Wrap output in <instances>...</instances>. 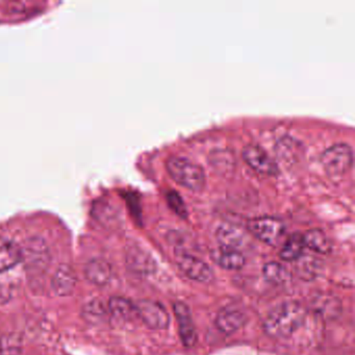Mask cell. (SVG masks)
<instances>
[{
  "label": "cell",
  "instance_id": "6da1fadb",
  "mask_svg": "<svg viewBox=\"0 0 355 355\" xmlns=\"http://www.w3.org/2000/svg\"><path fill=\"white\" fill-rule=\"evenodd\" d=\"M305 318L306 309L303 305L296 301H286L268 313L263 328L271 338H286L302 326Z\"/></svg>",
  "mask_w": 355,
  "mask_h": 355
},
{
  "label": "cell",
  "instance_id": "7a4b0ae2",
  "mask_svg": "<svg viewBox=\"0 0 355 355\" xmlns=\"http://www.w3.org/2000/svg\"><path fill=\"white\" fill-rule=\"evenodd\" d=\"M166 168L171 178L184 188L200 191L205 188L207 178L205 170L191 159L180 155H171L166 161Z\"/></svg>",
  "mask_w": 355,
  "mask_h": 355
},
{
  "label": "cell",
  "instance_id": "3957f363",
  "mask_svg": "<svg viewBox=\"0 0 355 355\" xmlns=\"http://www.w3.org/2000/svg\"><path fill=\"white\" fill-rule=\"evenodd\" d=\"M321 163L330 176L344 175L353 165V149L347 143H336L321 155Z\"/></svg>",
  "mask_w": 355,
  "mask_h": 355
},
{
  "label": "cell",
  "instance_id": "277c9868",
  "mask_svg": "<svg viewBox=\"0 0 355 355\" xmlns=\"http://www.w3.org/2000/svg\"><path fill=\"white\" fill-rule=\"evenodd\" d=\"M249 232L265 244L276 246L286 234V224L279 218L261 216L249 220L247 224Z\"/></svg>",
  "mask_w": 355,
  "mask_h": 355
},
{
  "label": "cell",
  "instance_id": "5b68a950",
  "mask_svg": "<svg viewBox=\"0 0 355 355\" xmlns=\"http://www.w3.org/2000/svg\"><path fill=\"white\" fill-rule=\"evenodd\" d=\"M137 315L151 329H166L170 324L167 309L153 300H140L136 304Z\"/></svg>",
  "mask_w": 355,
  "mask_h": 355
},
{
  "label": "cell",
  "instance_id": "8992f818",
  "mask_svg": "<svg viewBox=\"0 0 355 355\" xmlns=\"http://www.w3.org/2000/svg\"><path fill=\"white\" fill-rule=\"evenodd\" d=\"M244 161L259 173L263 175H276L279 172L275 159L257 144H247L242 150Z\"/></svg>",
  "mask_w": 355,
  "mask_h": 355
},
{
  "label": "cell",
  "instance_id": "52a82bcc",
  "mask_svg": "<svg viewBox=\"0 0 355 355\" xmlns=\"http://www.w3.org/2000/svg\"><path fill=\"white\" fill-rule=\"evenodd\" d=\"M176 263L180 271L195 282L207 284L214 278L213 270L198 257L188 253L180 252L176 255Z\"/></svg>",
  "mask_w": 355,
  "mask_h": 355
},
{
  "label": "cell",
  "instance_id": "ba28073f",
  "mask_svg": "<svg viewBox=\"0 0 355 355\" xmlns=\"http://www.w3.org/2000/svg\"><path fill=\"white\" fill-rule=\"evenodd\" d=\"M173 309L182 344L186 347L194 346L197 342L196 326L190 309L182 302L174 303Z\"/></svg>",
  "mask_w": 355,
  "mask_h": 355
},
{
  "label": "cell",
  "instance_id": "9c48e42d",
  "mask_svg": "<svg viewBox=\"0 0 355 355\" xmlns=\"http://www.w3.org/2000/svg\"><path fill=\"white\" fill-rule=\"evenodd\" d=\"M246 321V315L242 311L236 307L228 306L218 313L215 323L222 334L230 336L241 329Z\"/></svg>",
  "mask_w": 355,
  "mask_h": 355
},
{
  "label": "cell",
  "instance_id": "30bf717a",
  "mask_svg": "<svg viewBox=\"0 0 355 355\" xmlns=\"http://www.w3.org/2000/svg\"><path fill=\"white\" fill-rule=\"evenodd\" d=\"M218 242L223 248L234 249L242 251V248L247 245V236L238 226L232 224H223L220 226L216 232Z\"/></svg>",
  "mask_w": 355,
  "mask_h": 355
},
{
  "label": "cell",
  "instance_id": "8fae6325",
  "mask_svg": "<svg viewBox=\"0 0 355 355\" xmlns=\"http://www.w3.org/2000/svg\"><path fill=\"white\" fill-rule=\"evenodd\" d=\"M21 261V248L14 241L0 236V272L13 269Z\"/></svg>",
  "mask_w": 355,
  "mask_h": 355
},
{
  "label": "cell",
  "instance_id": "7c38bea8",
  "mask_svg": "<svg viewBox=\"0 0 355 355\" xmlns=\"http://www.w3.org/2000/svg\"><path fill=\"white\" fill-rule=\"evenodd\" d=\"M214 261L217 265L230 271H238L242 269L246 263V259L242 251L234 250V249L223 248L220 247L217 251L211 255Z\"/></svg>",
  "mask_w": 355,
  "mask_h": 355
},
{
  "label": "cell",
  "instance_id": "4fadbf2b",
  "mask_svg": "<svg viewBox=\"0 0 355 355\" xmlns=\"http://www.w3.org/2000/svg\"><path fill=\"white\" fill-rule=\"evenodd\" d=\"M313 313L324 319H334L340 313V302L330 295H319L311 303Z\"/></svg>",
  "mask_w": 355,
  "mask_h": 355
},
{
  "label": "cell",
  "instance_id": "5bb4252c",
  "mask_svg": "<svg viewBox=\"0 0 355 355\" xmlns=\"http://www.w3.org/2000/svg\"><path fill=\"white\" fill-rule=\"evenodd\" d=\"M89 282L96 286H105L112 278V268L103 259H93L89 261L85 269Z\"/></svg>",
  "mask_w": 355,
  "mask_h": 355
},
{
  "label": "cell",
  "instance_id": "9a60e30c",
  "mask_svg": "<svg viewBox=\"0 0 355 355\" xmlns=\"http://www.w3.org/2000/svg\"><path fill=\"white\" fill-rule=\"evenodd\" d=\"M303 242L306 248L311 249L313 252L319 254H328L331 251V242L327 234L319 228H313L307 230L302 234Z\"/></svg>",
  "mask_w": 355,
  "mask_h": 355
},
{
  "label": "cell",
  "instance_id": "2e32d148",
  "mask_svg": "<svg viewBox=\"0 0 355 355\" xmlns=\"http://www.w3.org/2000/svg\"><path fill=\"white\" fill-rule=\"evenodd\" d=\"M76 284V276L71 268L62 266L58 269L53 282V288L58 295L67 296L74 290Z\"/></svg>",
  "mask_w": 355,
  "mask_h": 355
},
{
  "label": "cell",
  "instance_id": "e0dca14e",
  "mask_svg": "<svg viewBox=\"0 0 355 355\" xmlns=\"http://www.w3.org/2000/svg\"><path fill=\"white\" fill-rule=\"evenodd\" d=\"M304 249L302 234L295 232V234H291L282 245L279 253L280 259L286 261H298L302 257Z\"/></svg>",
  "mask_w": 355,
  "mask_h": 355
},
{
  "label": "cell",
  "instance_id": "ac0fdd59",
  "mask_svg": "<svg viewBox=\"0 0 355 355\" xmlns=\"http://www.w3.org/2000/svg\"><path fill=\"white\" fill-rule=\"evenodd\" d=\"M109 309L114 317L123 321H130L137 315L136 305L122 297H113L109 302Z\"/></svg>",
  "mask_w": 355,
  "mask_h": 355
},
{
  "label": "cell",
  "instance_id": "d6986e66",
  "mask_svg": "<svg viewBox=\"0 0 355 355\" xmlns=\"http://www.w3.org/2000/svg\"><path fill=\"white\" fill-rule=\"evenodd\" d=\"M263 277L273 284H284L290 280L288 270L282 263L269 261L263 268Z\"/></svg>",
  "mask_w": 355,
  "mask_h": 355
},
{
  "label": "cell",
  "instance_id": "ffe728a7",
  "mask_svg": "<svg viewBox=\"0 0 355 355\" xmlns=\"http://www.w3.org/2000/svg\"><path fill=\"white\" fill-rule=\"evenodd\" d=\"M21 349V338L16 334H7L0 338V355H19Z\"/></svg>",
  "mask_w": 355,
  "mask_h": 355
},
{
  "label": "cell",
  "instance_id": "44dd1931",
  "mask_svg": "<svg viewBox=\"0 0 355 355\" xmlns=\"http://www.w3.org/2000/svg\"><path fill=\"white\" fill-rule=\"evenodd\" d=\"M85 319L90 323H97V322L101 321L105 315V309L103 307V303L99 301L94 300L89 302L84 307Z\"/></svg>",
  "mask_w": 355,
  "mask_h": 355
},
{
  "label": "cell",
  "instance_id": "7402d4cb",
  "mask_svg": "<svg viewBox=\"0 0 355 355\" xmlns=\"http://www.w3.org/2000/svg\"><path fill=\"white\" fill-rule=\"evenodd\" d=\"M166 197H167L168 205L173 209L176 215L182 218L188 217V209H187L186 203H184V199L178 191H168Z\"/></svg>",
  "mask_w": 355,
  "mask_h": 355
},
{
  "label": "cell",
  "instance_id": "603a6c76",
  "mask_svg": "<svg viewBox=\"0 0 355 355\" xmlns=\"http://www.w3.org/2000/svg\"><path fill=\"white\" fill-rule=\"evenodd\" d=\"M298 261H300L298 271L301 277L304 278V280H307L309 278H315L319 272V263H317L315 259H304L303 255Z\"/></svg>",
  "mask_w": 355,
  "mask_h": 355
}]
</instances>
